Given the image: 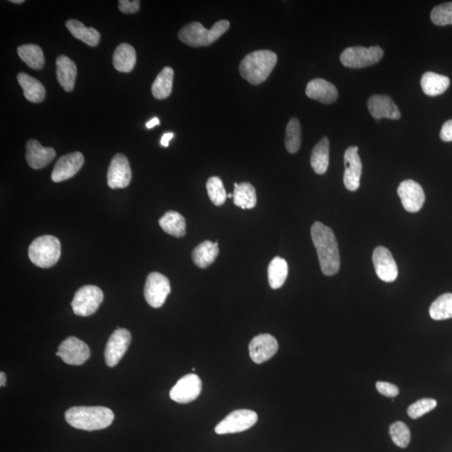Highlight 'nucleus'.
<instances>
[{"instance_id":"nucleus-36","label":"nucleus","mask_w":452,"mask_h":452,"mask_svg":"<svg viewBox=\"0 0 452 452\" xmlns=\"http://www.w3.org/2000/svg\"><path fill=\"white\" fill-rule=\"evenodd\" d=\"M207 192L211 202L216 206L225 204L227 194L223 182L219 177H211L206 184Z\"/></svg>"},{"instance_id":"nucleus-34","label":"nucleus","mask_w":452,"mask_h":452,"mask_svg":"<svg viewBox=\"0 0 452 452\" xmlns=\"http://www.w3.org/2000/svg\"><path fill=\"white\" fill-rule=\"evenodd\" d=\"M430 316L437 321L452 319V293H445L433 302Z\"/></svg>"},{"instance_id":"nucleus-11","label":"nucleus","mask_w":452,"mask_h":452,"mask_svg":"<svg viewBox=\"0 0 452 452\" xmlns=\"http://www.w3.org/2000/svg\"><path fill=\"white\" fill-rule=\"evenodd\" d=\"M57 355L70 365H82L89 360L91 352L86 343L70 337L60 343Z\"/></svg>"},{"instance_id":"nucleus-12","label":"nucleus","mask_w":452,"mask_h":452,"mask_svg":"<svg viewBox=\"0 0 452 452\" xmlns=\"http://www.w3.org/2000/svg\"><path fill=\"white\" fill-rule=\"evenodd\" d=\"M202 390V382L195 374L181 378L170 390L171 399L179 404H188L197 399Z\"/></svg>"},{"instance_id":"nucleus-46","label":"nucleus","mask_w":452,"mask_h":452,"mask_svg":"<svg viewBox=\"0 0 452 452\" xmlns=\"http://www.w3.org/2000/svg\"><path fill=\"white\" fill-rule=\"evenodd\" d=\"M11 3L20 4L25 3V0H11Z\"/></svg>"},{"instance_id":"nucleus-3","label":"nucleus","mask_w":452,"mask_h":452,"mask_svg":"<svg viewBox=\"0 0 452 452\" xmlns=\"http://www.w3.org/2000/svg\"><path fill=\"white\" fill-rule=\"evenodd\" d=\"M277 55L269 50H255L244 57L240 65V73L253 85L263 83L276 67Z\"/></svg>"},{"instance_id":"nucleus-42","label":"nucleus","mask_w":452,"mask_h":452,"mask_svg":"<svg viewBox=\"0 0 452 452\" xmlns=\"http://www.w3.org/2000/svg\"><path fill=\"white\" fill-rule=\"evenodd\" d=\"M440 137L442 141L452 142V119L447 121L441 128Z\"/></svg>"},{"instance_id":"nucleus-21","label":"nucleus","mask_w":452,"mask_h":452,"mask_svg":"<svg viewBox=\"0 0 452 452\" xmlns=\"http://www.w3.org/2000/svg\"><path fill=\"white\" fill-rule=\"evenodd\" d=\"M306 95L311 99L316 100L324 104H332L336 101L338 97L337 88L334 84L316 78L307 84Z\"/></svg>"},{"instance_id":"nucleus-43","label":"nucleus","mask_w":452,"mask_h":452,"mask_svg":"<svg viewBox=\"0 0 452 452\" xmlns=\"http://www.w3.org/2000/svg\"><path fill=\"white\" fill-rule=\"evenodd\" d=\"M174 138V133H165L164 135V136L162 137L161 138V144L162 146L164 147H169L170 145V141L172 138Z\"/></svg>"},{"instance_id":"nucleus-23","label":"nucleus","mask_w":452,"mask_h":452,"mask_svg":"<svg viewBox=\"0 0 452 452\" xmlns=\"http://www.w3.org/2000/svg\"><path fill=\"white\" fill-rule=\"evenodd\" d=\"M17 80L28 101L33 104H40L45 100V88L39 80L24 72L18 74Z\"/></svg>"},{"instance_id":"nucleus-2","label":"nucleus","mask_w":452,"mask_h":452,"mask_svg":"<svg viewBox=\"0 0 452 452\" xmlns=\"http://www.w3.org/2000/svg\"><path fill=\"white\" fill-rule=\"evenodd\" d=\"M114 417L113 411L104 407H75L65 414L70 426L88 431H99L110 426Z\"/></svg>"},{"instance_id":"nucleus-9","label":"nucleus","mask_w":452,"mask_h":452,"mask_svg":"<svg viewBox=\"0 0 452 452\" xmlns=\"http://www.w3.org/2000/svg\"><path fill=\"white\" fill-rule=\"evenodd\" d=\"M170 292V280L165 275L160 272L148 275L144 287V297L153 309H160L164 305Z\"/></svg>"},{"instance_id":"nucleus-6","label":"nucleus","mask_w":452,"mask_h":452,"mask_svg":"<svg viewBox=\"0 0 452 452\" xmlns=\"http://www.w3.org/2000/svg\"><path fill=\"white\" fill-rule=\"evenodd\" d=\"M383 55L384 50L379 45L371 46L370 48L353 46L343 51L340 60L344 67L360 69L378 63Z\"/></svg>"},{"instance_id":"nucleus-5","label":"nucleus","mask_w":452,"mask_h":452,"mask_svg":"<svg viewBox=\"0 0 452 452\" xmlns=\"http://www.w3.org/2000/svg\"><path fill=\"white\" fill-rule=\"evenodd\" d=\"M62 254L60 242L53 236H42L29 247L31 263L41 268H50L58 263Z\"/></svg>"},{"instance_id":"nucleus-45","label":"nucleus","mask_w":452,"mask_h":452,"mask_svg":"<svg viewBox=\"0 0 452 452\" xmlns=\"http://www.w3.org/2000/svg\"><path fill=\"white\" fill-rule=\"evenodd\" d=\"M6 375L4 373H0V386L4 387L6 386Z\"/></svg>"},{"instance_id":"nucleus-37","label":"nucleus","mask_w":452,"mask_h":452,"mask_svg":"<svg viewBox=\"0 0 452 452\" xmlns=\"http://www.w3.org/2000/svg\"><path fill=\"white\" fill-rule=\"evenodd\" d=\"M390 434L394 443L400 448H407L411 441V431L404 422L392 424L390 427Z\"/></svg>"},{"instance_id":"nucleus-39","label":"nucleus","mask_w":452,"mask_h":452,"mask_svg":"<svg viewBox=\"0 0 452 452\" xmlns=\"http://www.w3.org/2000/svg\"><path fill=\"white\" fill-rule=\"evenodd\" d=\"M436 405L437 402L434 399H421L416 403L409 405L407 413L409 417L418 419L433 411L436 407Z\"/></svg>"},{"instance_id":"nucleus-35","label":"nucleus","mask_w":452,"mask_h":452,"mask_svg":"<svg viewBox=\"0 0 452 452\" xmlns=\"http://www.w3.org/2000/svg\"><path fill=\"white\" fill-rule=\"evenodd\" d=\"M302 143V128L299 121L292 118L286 128L285 146L290 153H296L299 150Z\"/></svg>"},{"instance_id":"nucleus-44","label":"nucleus","mask_w":452,"mask_h":452,"mask_svg":"<svg viewBox=\"0 0 452 452\" xmlns=\"http://www.w3.org/2000/svg\"><path fill=\"white\" fill-rule=\"evenodd\" d=\"M160 124V119H158V118H153L152 120L149 121L148 123H147L146 127L148 129H151L153 128H155V126H158Z\"/></svg>"},{"instance_id":"nucleus-13","label":"nucleus","mask_w":452,"mask_h":452,"mask_svg":"<svg viewBox=\"0 0 452 452\" xmlns=\"http://www.w3.org/2000/svg\"><path fill=\"white\" fill-rule=\"evenodd\" d=\"M132 180L131 167L127 157L118 153L116 155L107 171V184L111 189L127 188Z\"/></svg>"},{"instance_id":"nucleus-27","label":"nucleus","mask_w":452,"mask_h":452,"mask_svg":"<svg viewBox=\"0 0 452 452\" xmlns=\"http://www.w3.org/2000/svg\"><path fill=\"white\" fill-rule=\"evenodd\" d=\"M66 26L75 38L82 40L87 45L95 48L99 44L101 35L94 28H87L77 20L67 21Z\"/></svg>"},{"instance_id":"nucleus-10","label":"nucleus","mask_w":452,"mask_h":452,"mask_svg":"<svg viewBox=\"0 0 452 452\" xmlns=\"http://www.w3.org/2000/svg\"><path fill=\"white\" fill-rule=\"evenodd\" d=\"M131 340V334L128 330L118 329L114 331L106 346L104 356L107 366L114 368L118 365L127 352Z\"/></svg>"},{"instance_id":"nucleus-4","label":"nucleus","mask_w":452,"mask_h":452,"mask_svg":"<svg viewBox=\"0 0 452 452\" xmlns=\"http://www.w3.org/2000/svg\"><path fill=\"white\" fill-rule=\"evenodd\" d=\"M230 22L226 20L216 23L212 29L207 30L199 22H192L182 28L178 37L183 43L191 48L209 46L229 30Z\"/></svg>"},{"instance_id":"nucleus-24","label":"nucleus","mask_w":452,"mask_h":452,"mask_svg":"<svg viewBox=\"0 0 452 452\" xmlns=\"http://www.w3.org/2000/svg\"><path fill=\"white\" fill-rule=\"evenodd\" d=\"M136 51L131 45L120 44L114 54L113 63L116 71L120 72H131L136 65Z\"/></svg>"},{"instance_id":"nucleus-17","label":"nucleus","mask_w":452,"mask_h":452,"mask_svg":"<svg viewBox=\"0 0 452 452\" xmlns=\"http://www.w3.org/2000/svg\"><path fill=\"white\" fill-rule=\"evenodd\" d=\"M277 340L272 335L260 334L251 340L249 352L251 360L258 365L271 360L278 351Z\"/></svg>"},{"instance_id":"nucleus-15","label":"nucleus","mask_w":452,"mask_h":452,"mask_svg":"<svg viewBox=\"0 0 452 452\" xmlns=\"http://www.w3.org/2000/svg\"><path fill=\"white\" fill-rule=\"evenodd\" d=\"M377 276L385 282H395L398 277V268L392 254L384 246H378L373 253Z\"/></svg>"},{"instance_id":"nucleus-19","label":"nucleus","mask_w":452,"mask_h":452,"mask_svg":"<svg viewBox=\"0 0 452 452\" xmlns=\"http://www.w3.org/2000/svg\"><path fill=\"white\" fill-rule=\"evenodd\" d=\"M368 109L373 118L377 120L382 118L398 120L402 118L399 107L389 96H371L368 101Z\"/></svg>"},{"instance_id":"nucleus-31","label":"nucleus","mask_w":452,"mask_h":452,"mask_svg":"<svg viewBox=\"0 0 452 452\" xmlns=\"http://www.w3.org/2000/svg\"><path fill=\"white\" fill-rule=\"evenodd\" d=\"M158 223L162 229L172 236L180 238L186 234L185 219L179 212L167 211Z\"/></svg>"},{"instance_id":"nucleus-32","label":"nucleus","mask_w":452,"mask_h":452,"mask_svg":"<svg viewBox=\"0 0 452 452\" xmlns=\"http://www.w3.org/2000/svg\"><path fill=\"white\" fill-rule=\"evenodd\" d=\"M17 53L23 62L31 69L40 70L44 67V53L39 45L34 44L23 45L18 48Z\"/></svg>"},{"instance_id":"nucleus-8","label":"nucleus","mask_w":452,"mask_h":452,"mask_svg":"<svg viewBox=\"0 0 452 452\" xmlns=\"http://www.w3.org/2000/svg\"><path fill=\"white\" fill-rule=\"evenodd\" d=\"M258 416L250 409H237L228 414L214 429L218 435L234 434L249 430L258 422Z\"/></svg>"},{"instance_id":"nucleus-28","label":"nucleus","mask_w":452,"mask_h":452,"mask_svg":"<svg viewBox=\"0 0 452 452\" xmlns=\"http://www.w3.org/2000/svg\"><path fill=\"white\" fill-rule=\"evenodd\" d=\"M311 166L316 174L324 175L329 165V140L327 137L316 144L311 155Z\"/></svg>"},{"instance_id":"nucleus-29","label":"nucleus","mask_w":452,"mask_h":452,"mask_svg":"<svg viewBox=\"0 0 452 452\" xmlns=\"http://www.w3.org/2000/svg\"><path fill=\"white\" fill-rule=\"evenodd\" d=\"M174 70L166 67L158 75L152 86V93L156 99H166L173 89Z\"/></svg>"},{"instance_id":"nucleus-47","label":"nucleus","mask_w":452,"mask_h":452,"mask_svg":"<svg viewBox=\"0 0 452 452\" xmlns=\"http://www.w3.org/2000/svg\"><path fill=\"white\" fill-rule=\"evenodd\" d=\"M228 198H233V194H227Z\"/></svg>"},{"instance_id":"nucleus-41","label":"nucleus","mask_w":452,"mask_h":452,"mask_svg":"<svg viewBox=\"0 0 452 452\" xmlns=\"http://www.w3.org/2000/svg\"><path fill=\"white\" fill-rule=\"evenodd\" d=\"M118 8L121 12L124 13H134L139 11L140 1L134 0V1H128V0H120L118 2Z\"/></svg>"},{"instance_id":"nucleus-26","label":"nucleus","mask_w":452,"mask_h":452,"mask_svg":"<svg viewBox=\"0 0 452 452\" xmlns=\"http://www.w3.org/2000/svg\"><path fill=\"white\" fill-rule=\"evenodd\" d=\"M450 83L448 77L431 72L424 74L421 81L423 92L430 97H436L444 93L448 89Z\"/></svg>"},{"instance_id":"nucleus-18","label":"nucleus","mask_w":452,"mask_h":452,"mask_svg":"<svg viewBox=\"0 0 452 452\" xmlns=\"http://www.w3.org/2000/svg\"><path fill=\"white\" fill-rule=\"evenodd\" d=\"M84 156L80 152H73L60 157L54 167L51 179L55 183H60L72 178L84 165Z\"/></svg>"},{"instance_id":"nucleus-40","label":"nucleus","mask_w":452,"mask_h":452,"mask_svg":"<svg viewBox=\"0 0 452 452\" xmlns=\"http://www.w3.org/2000/svg\"><path fill=\"white\" fill-rule=\"evenodd\" d=\"M376 388L381 395L387 396V397L394 398L399 395L398 387L387 382H377Z\"/></svg>"},{"instance_id":"nucleus-33","label":"nucleus","mask_w":452,"mask_h":452,"mask_svg":"<svg viewBox=\"0 0 452 452\" xmlns=\"http://www.w3.org/2000/svg\"><path fill=\"white\" fill-rule=\"evenodd\" d=\"M288 275V265L285 259L275 258L268 267V282L272 289L281 288L285 283Z\"/></svg>"},{"instance_id":"nucleus-38","label":"nucleus","mask_w":452,"mask_h":452,"mask_svg":"<svg viewBox=\"0 0 452 452\" xmlns=\"http://www.w3.org/2000/svg\"><path fill=\"white\" fill-rule=\"evenodd\" d=\"M431 20L436 26L452 25V3L441 4L433 9Z\"/></svg>"},{"instance_id":"nucleus-30","label":"nucleus","mask_w":452,"mask_h":452,"mask_svg":"<svg viewBox=\"0 0 452 452\" xmlns=\"http://www.w3.org/2000/svg\"><path fill=\"white\" fill-rule=\"evenodd\" d=\"M234 193H233V202L237 207L243 209H253L258 202L256 192L254 186L250 183H235Z\"/></svg>"},{"instance_id":"nucleus-22","label":"nucleus","mask_w":452,"mask_h":452,"mask_svg":"<svg viewBox=\"0 0 452 452\" xmlns=\"http://www.w3.org/2000/svg\"><path fill=\"white\" fill-rule=\"evenodd\" d=\"M77 76V68L72 60L66 55H60L57 59V77L60 85L67 92L74 90Z\"/></svg>"},{"instance_id":"nucleus-25","label":"nucleus","mask_w":452,"mask_h":452,"mask_svg":"<svg viewBox=\"0 0 452 452\" xmlns=\"http://www.w3.org/2000/svg\"><path fill=\"white\" fill-rule=\"evenodd\" d=\"M218 243H214L211 241H203L193 250L192 259L195 265L199 268H207L214 263L217 258L220 250Z\"/></svg>"},{"instance_id":"nucleus-7","label":"nucleus","mask_w":452,"mask_h":452,"mask_svg":"<svg viewBox=\"0 0 452 452\" xmlns=\"http://www.w3.org/2000/svg\"><path fill=\"white\" fill-rule=\"evenodd\" d=\"M104 298V292L99 287L88 285L81 287L75 294L72 302L74 314L81 316L94 314Z\"/></svg>"},{"instance_id":"nucleus-16","label":"nucleus","mask_w":452,"mask_h":452,"mask_svg":"<svg viewBox=\"0 0 452 452\" xmlns=\"http://www.w3.org/2000/svg\"><path fill=\"white\" fill-rule=\"evenodd\" d=\"M344 185L349 191H356L360 188L362 175V162L358 155V147L351 146L346 149L344 153Z\"/></svg>"},{"instance_id":"nucleus-1","label":"nucleus","mask_w":452,"mask_h":452,"mask_svg":"<svg viewBox=\"0 0 452 452\" xmlns=\"http://www.w3.org/2000/svg\"><path fill=\"white\" fill-rule=\"evenodd\" d=\"M313 240L321 272L325 276H334L340 269L338 241L331 228L321 222H315L311 228Z\"/></svg>"},{"instance_id":"nucleus-20","label":"nucleus","mask_w":452,"mask_h":452,"mask_svg":"<svg viewBox=\"0 0 452 452\" xmlns=\"http://www.w3.org/2000/svg\"><path fill=\"white\" fill-rule=\"evenodd\" d=\"M57 153L53 148H45L35 139L26 143V160L32 169L41 170L54 160Z\"/></svg>"},{"instance_id":"nucleus-14","label":"nucleus","mask_w":452,"mask_h":452,"mask_svg":"<svg viewBox=\"0 0 452 452\" xmlns=\"http://www.w3.org/2000/svg\"><path fill=\"white\" fill-rule=\"evenodd\" d=\"M397 192L405 211L416 213L421 211L425 203L426 194L421 184L408 180L399 184Z\"/></svg>"}]
</instances>
